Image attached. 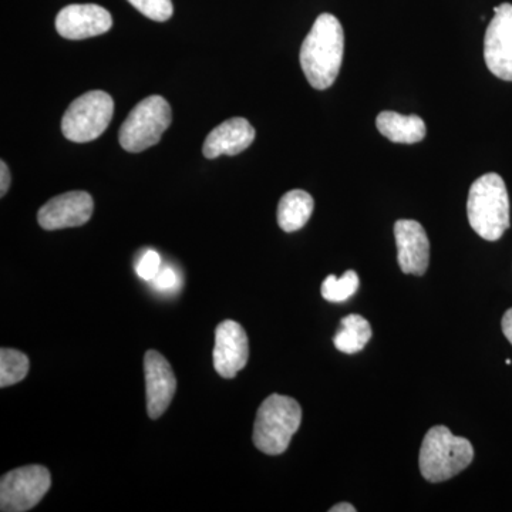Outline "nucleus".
I'll return each mask as SVG.
<instances>
[{
    "label": "nucleus",
    "mask_w": 512,
    "mask_h": 512,
    "mask_svg": "<svg viewBox=\"0 0 512 512\" xmlns=\"http://www.w3.org/2000/svg\"><path fill=\"white\" fill-rule=\"evenodd\" d=\"M10 187V173L5 161L0 164V195L5 197Z\"/></svg>",
    "instance_id": "23"
},
{
    "label": "nucleus",
    "mask_w": 512,
    "mask_h": 512,
    "mask_svg": "<svg viewBox=\"0 0 512 512\" xmlns=\"http://www.w3.org/2000/svg\"><path fill=\"white\" fill-rule=\"evenodd\" d=\"M377 130L387 140L399 144L420 143L426 137L427 127L421 117L412 114L396 113V111H382L376 119Z\"/></svg>",
    "instance_id": "15"
},
{
    "label": "nucleus",
    "mask_w": 512,
    "mask_h": 512,
    "mask_svg": "<svg viewBox=\"0 0 512 512\" xmlns=\"http://www.w3.org/2000/svg\"><path fill=\"white\" fill-rule=\"evenodd\" d=\"M153 284L160 291H170V289H174L177 286L178 276L173 268L165 266V268H161L158 271L156 278L153 279Z\"/></svg>",
    "instance_id": "22"
},
{
    "label": "nucleus",
    "mask_w": 512,
    "mask_h": 512,
    "mask_svg": "<svg viewBox=\"0 0 512 512\" xmlns=\"http://www.w3.org/2000/svg\"><path fill=\"white\" fill-rule=\"evenodd\" d=\"M484 59L488 70L505 82H512V5L494 8V18L484 37Z\"/></svg>",
    "instance_id": "8"
},
{
    "label": "nucleus",
    "mask_w": 512,
    "mask_h": 512,
    "mask_svg": "<svg viewBox=\"0 0 512 512\" xmlns=\"http://www.w3.org/2000/svg\"><path fill=\"white\" fill-rule=\"evenodd\" d=\"M114 101L110 94L94 90L70 104L62 119L63 136L73 143L96 140L113 119Z\"/></svg>",
    "instance_id": "6"
},
{
    "label": "nucleus",
    "mask_w": 512,
    "mask_h": 512,
    "mask_svg": "<svg viewBox=\"0 0 512 512\" xmlns=\"http://www.w3.org/2000/svg\"><path fill=\"white\" fill-rule=\"evenodd\" d=\"M302 409L295 399L272 394L259 407L254 426V444L268 456H279L288 450L293 434L299 430Z\"/></svg>",
    "instance_id": "4"
},
{
    "label": "nucleus",
    "mask_w": 512,
    "mask_h": 512,
    "mask_svg": "<svg viewBox=\"0 0 512 512\" xmlns=\"http://www.w3.org/2000/svg\"><path fill=\"white\" fill-rule=\"evenodd\" d=\"M315 201L309 192L292 190L286 192L278 205V224L285 232H295L311 220Z\"/></svg>",
    "instance_id": "16"
},
{
    "label": "nucleus",
    "mask_w": 512,
    "mask_h": 512,
    "mask_svg": "<svg viewBox=\"0 0 512 512\" xmlns=\"http://www.w3.org/2000/svg\"><path fill=\"white\" fill-rule=\"evenodd\" d=\"M501 328H503L505 338H507L508 342L512 345V308L505 312L503 322H501Z\"/></svg>",
    "instance_id": "24"
},
{
    "label": "nucleus",
    "mask_w": 512,
    "mask_h": 512,
    "mask_svg": "<svg viewBox=\"0 0 512 512\" xmlns=\"http://www.w3.org/2000/svg\"><path fill=\"white\" fill-rule=\"evenodd\" d=\"M468 222L485 241H498L510 228V198L503 178L481 175L471 185L467 200Z\"/></svg>",
    "instance_id": "2"
},
{
    "label": "nucleus",
    "mask_w": 512,
    "mask_h": 512,
    "mask_svg": "<svg viewBox=\"0 0 512 512\" xmlns=\"http://www.w3.org/2000/svg\"><path fill=\"white\" fill-rule=\"evenodd\" d=\"M146 373L147 412L150 419L157 420L173 402L177 379L168 360L156 350H148L144 357Z\"/></svg>",
    "instance_id": "11"
},
{
    "label": "nucleus",
    "mask_w": 512,
    "mask_h": 512,
    "mask_svg": "<svg viewBox=\"0 0 512 512\" xmlns=\"http://www.w3.org/2000/svg\"><path fill=\"white\" fill-rule=\"evenodd\" d=\"M330 512H355L356 508L353 507L352 504L349 503H340L335 505V507L330 508Z\"/></svg>",
    "instance_id": "25"
},
{
    "label": "nucleus",
    "mask_w": 512,
    "mask_h": 512,
    "mask_svg": "<svg viewBox=\"0 0 512 512\" xmlns=\"http://www.w3.org/2000/svg\"><path fill=\"white\" fill-rule=\"evenodd\" d=\"M255 134V128L247 119L234 117L208 134L202 153L210 160L220 156H238L254 143Z\"/></svg>",
    "instance_id": "14"
},
{
    "label": "nucleus",
    "mask_w": 512,
    "mask_h": 512,
    "mask_svg": "<svg viewBox=\"0 0 512 512\" xmlns=\"http://www.w3.org/2000/svg\"><path fill=\"white\" fill-rule=\"evenodd\" d=\"M473 458L474 448L470 441L454 436L446 426H434L421 444V476L430 483L450 480L466 470Z\"/></svg>",
    "instance_id": "3"
},
{
    "label": "nucleus",
    "mask_w": 512,
    "mask_h": 512,
    "mask_svg": "<svg viewBox=\"0 0 512 512\" xmlns=\"http://www.w3.org/2000/svg\"><path fill=\"white\" fill-rule=\"evenodd\" d=\"M52 485L49 470L43 466H28L9 471L0 481V510L25 512L43 500Z\"/></svg>",
    "instance_id": "7"
},
{
    "label": "nucleus",
    "mask_w": 512,
    "mask_h": 512,
    "mask_svg": "<svg viewBox=\"0 0 512 512\" xmlns=\"http://www.w3.org/2000/svg\"><path fill=\"white\" fill-rule=\"evenodd\" d=\"M161 269V258L156 251H147L137 264V274L141 279L153 281Z\"/></svg>",
    "instance_id": "21"
},
{
    "label": "nucleus",
    "mask_w": 512,
    "mask_h": 512,
    "mask_svg": "<svg viewBox=\"0 0 512 512\" xmlns=\"http://www.w3.org/2000/svg\"><path fill=\"white\" fill-rule=\"evenodd\" d=\"M146 18L165 22L173 16L174 6L171 0H127Z\"/></svg>",
    "instance_id": "20"
},
{
    "label": "nucleus",
    "mask_w": 512,
    "mask_h": 512,
    "mask_svg": "<svg viewBox=\"0 0 512 512\" xmlns=\"http://www.w3.org/2000/svg\"><path fill=\"white\" fill-rule=\"evenodd\" d=\"M247 332L234 320H224L215 330L214 367L224 379H234L247 366Z\"/></svg>",
    "instance_id": "10"
},
{
    "label": "nucleus",
    "mask_w": 512,
    "mask_h": 512,
    "mask_svg": "<svg viewBox=\"0 0 512 512\" xmlns=\"http://www.w3.org/2000/svg\"><path fill=\"white\" fill-rule=\"evenodd\" d=\"M340 325H342V329L336 333L335 339H333L339 352L353 355V353L365 349L367 342L372 339V328L363 316H346L340 320Z\"/></svg>",
    "instance_id": "17"
},
{
    "label": "nucleus",
    "mask_w": 512,
    "mask_h": 512,
    "mask_svg": "<svg viewBox=\"0 0 512 512\" xmlns=\"http://www.w3.org/2000/svg\"><path fill=\"white\" fill-rule=\"evenodd\" d=\"M173 120L170 104L161 96H150L130 111L120 128L121 147L128 153H141L160 143Z\"/></svg>",
    "instance_id": "5"
},
{
    "label": "nucleus",
    "mask_w": 512,
    "mask_h": 512,
    "mask_svg": "<svg viewBox=\"0 0 512 512\" xmlns=\"http://www.w3.org/2000/svg\"><path fill=\"white\" fill-rule=\"evenodd\" d=\"M113 26L109 10L99 5H70L60 10L56 18V30L69 40H83L104 35Z\"/></svg>",
    "instance_id": "12"
},
{
    "label": "nucleus",
    "mask_w": 512,
    "mask_h": 512,
    "mask_svg": "<svg viewBox=\"0 0 512 512\" xmlns=\"http://www.w3.org/2000/svg\"><path fill=\"white\" fill-rule=\"evenodd\" d=\"M29 357L15 349L0 350V387L18 384L28 376Z\"/></svg>",
    "instance_id": "18"
},
{
    "label": "nucleus",
    "mask_w": 512,
    "mask_h": 512,
    "mask_svg": "<svg viewBox=\"0 0 512 512\" xmlns=\"http://www.w3.org/2000/svg\"><path fill=\"white\" fill-rule=\"evenodd\" d=\"M397 261L403 274H426L430 262V241L420 222L399 220L394 224Z\"/></svg>",
    "instance_id": "13"
},
{
    "label": "nucleus",
    "mask_w": 512,
    "mask_h": 512,
    "mask_svg": "<svg viewBox=\"0 0 512 512\" xmlns=\"http://www.w3.org/2000/svg\"><path fill=\"white\" fill-rule=\"evenodd\" d=\"M360 279L355 271H348L343 276L329 275L322 284V296L328 302L348 301L359 289Z\"/></svg>",
    "instance_id": "19"
},
{
    "label": "nucleus",
    "mask_w": 512,
    "mask_h": 512,
    "mask_svg": "<svg viewBox=\"0 0 512 512\" xmlns=\"http://www.w3.org/2000/svg\"><path fill=\"white\" fill-rule=\"evenodd\" d=\"M93 210L92 195L84 191L66 192L47 201L40 208L37 221L46 231L82 227L92 218Z\"/></svg>",
    "instance_id": "9"
},
{
    "label": "nucleus",
    "mask_w": 512,
    "mask_h": 512,
    "mask_svg": "<svg viewBox=\"0 0 512 512\" xmlns=\"http://www.w3.org/2000/svg\"><path fill=\"white\" fill-rule=\"evenodd\" d=\"M345 52V33L339 19L322 13L303 40L301 66L309 84L326 90L338 79Z\"/></svg>",
    "instance_id": "1"
}]
</instances>
